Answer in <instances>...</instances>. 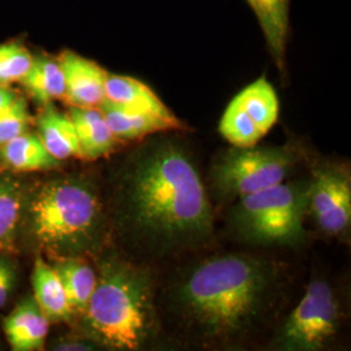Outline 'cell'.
<instances>
[{
	"mask_svg": "<svg viewBox=\"0 0 351 351\" xmlns=\"http://www.w3.org/2000/svg\"><path fill=\"white\" fill-rule=\"evenodd\" d=\"M125 180L128 219L146 243L172 249L213 233V207L201 176L180 146L160 142L146 147Z\"/></svg>",
	"mask_w": 351,
	"mask_h": 351,
	"instance_id": "6da1fadb",
	"label": "cell"
},
{
	"mask_svg": "<svg viewBox=\"0 0 351 351\" xmlns=\"http://www.w3.org/2000/svg\"><path fill=\"white\" fill-rule=\"evenodd\" d=\"M274 288V271L247 255L213 256L189 275L177 298L202 336L228 339L242 335L263 314Z\"/></svg>",
	"mask_w": 351,
	"mask_h": 351,
	"instance_id": "7a4b0ae2",
	"label": "cell"
},
{
	"mask_svg": "<svg viewBox=\"0 0 351 351\" xmlns=\"http://www.w3.org/2000/svg\"><path fill=\"white\" fill-rule=\"evenodd\" d=\"M84 315L88 330L103 345L138 350L155 326L149 274L124 262L104 264Z\"/></svg>",
	"mask_w": 351,
	"mask_h": 351,
	"instance_id": "3957f363",
	"label": "cell"
},
{
	"mask_svg": "<svg viewBox=\"0 0 351 351\" xmlns=\"http://www.w3.org/2000/svg\"><path fill=\"white\" fill-rule=\"evenodd\" d=\"M26 213L38 245L59 258L93 249L101 234L99 199L91 186L75 178H58L43 185Z\"/></svg>",
	"mask_w": 351,
	"mask_h": 351,
	"instance_id": "277c9868",
	"label": "cell"
},
{
	"mask_svg": "<svg viewBox=\"0 0 351 351\" xmlns=\"http://www.w3.org/2000/svg\"><path fill=\"white\" fill-rule=\"evenodd\" d=\"M310 184H284L241 197L232 213L239 234L258 245H293L304 236Z\"/></svg>",
	"mask_w": 351,
	"mask_h": 351,
	"instance_id": "5b68a950",
	"label": "cell"
},
{
	"mask_svg": "<svg viewBox=\"0 0 351 351\" xmlns=\"http://www.w3.org/2000/svg\"><path fill=\"white\" fill-rule=\"evenodd\" d=\"M294 162V155L284 147L233 146L213 165V184L223 197L241 198L284 182Z\"/></svg>",
	"mask_w": 351,
	"mask_h": 351,
	"instance_id": "8992f818",
	"label": "cell"
},
{
	"mask_svg": "<svg viewBox=\"0 0 351 351\" xmlns=\"http://www.w3.org/2000/svg\"><path fill=\"white\" fill-rule=\"evenodd\" d=\"M339 303L329 284L315 280L281 328L276 345L290 351L322 350L339 330Z\"/></svg>",
	"mask_w": 351,
	"mask_h": 351,
	"instance_id": "52a82bcc",
	"label": "cell"
},
{
	"mask_svg": "<svg viewBox=\"0 0 351 351\" xmlns=\"http://www.w3.org/2000/svg\"><path fill=\"white\" fill-rule=\"evenodd\" d=\"M278 111L275 88L265 77H261L229 101L219 132L232 146H255L276 124Z\"/></svg>",
	"mask_w": 351,
	"mask_h": 351,
	"instance_id": "ba28073f",
	"label": "cell"
},
{
	"mask_svg": "<svg viewBox=\"0 0 351 351\" xmlns=\"http://www.w3.org/2000/svg\"><path fill=\"white\" fill-rule=\"evenodd\" d=\"M308 211L330 236L348 230L351 221V182L346 171L326 167L317 171L308 188Z\"/></svg>",
	"mask_w": 351,
	"mask_h": 351,
	"instance_id": "9c48e42d",
	"label": "cell"
},
{
	"mask_svg": "<svg viewBox=\"0 0 351 351\" xmlns=\"http://www.w3.org/2000/svg\"><path fill=\"white\" fill-rule=\"evenodd\" d=\"M58 62L65 81L64 98L72 107H98L104 101L108 73L101 66L73 51H64Z\"/></svg>",
	"mask_w": 351,
	"mask_h": 351,
	"instance_id": "30bf717a",
	"label": "cell"
},
{
	"mask_svg": "<svg viewBox=\"0 0 351 351\" xmlns=\"http://www.w3.org/2000/svg\"><path fill=\"white\" fill-rule=\"evenodd\" d=\"M114 138L137 139L154 133L182 129L178 119L168 120L152 113L132 110L112 101H101L98 106Z\"/></svg>",
	"mask_w": 351,
	"mask_h": 351,
	"instance_id": "8fae6325",
	"label": "cell"
},
{
	"mask_svg": "<svg viewBox=\"0 0 351 351\" xmlns=\"http://www.w3.org/2000/svg\"><path fill=\"white\" fill-rule=\"evenodd\" d=\"M50 320L34 298L21 302L4 320V332L14 351L40 350L49 333Z\"/></svg>",
	"mask_w": 351,
	"mask_h": 351,
	"instance_id": "7c38bea8",
	"label": "cell"
},
{
	"mask_svg": "<svg viewBox=\"0 0 351 351\" xmlns=\"http://www.w3.org/2000/svg\"><path fill=\"white\" fill-rule=\"evenodd\" d=\"M246 3L259 21L268 50L277 68L281 73L285 72L290 0H246Z\"/></svg>",
	"mask_w": 351,
	"mask_h": 351,
	"instance_id": "4fadbf2b",
	"label": "cell"
},
{
	"mask_svg": "<svg viewBox=\"0 0 351 351\" xmlns=\"http://www.w3.org/2000/svg\"><path fill=\"white\" fill-rule=\"evenodd\" d=\"M104 99L132 110L152 113L168 120L177 119L162 99L142 81L128 75H107Z\"/></svg>",
	"mask_w": 351,
	"mask_h": 351,
	"instance_id": "5bb4252c",
	"label": "cell"
},
{
	"mask_svg": "<svg viewBox=\"0 0 351 351\" xmlns=\"http://www.w3.org/2000/svg\"><path fill=\"white\" fill-rule=\"evenodd\" d=\"M68 114L78 137L80 158L98 159L112 150L116 138L101 110L72 107Z\"/></svg>",
	"mask_w": 351,
	"mask_h": 351,
	"instance_id": "9a60e30c",
	"label": "cell"
},
{
	"mask_svg": "<svg viewBox=\"0 0 351 351\" xmlns=\"http://www.w3.org/2000/svg\"><path fill=\"white\" fill-rule=\"evenodd\" d=\"M38 137L46 150L59 162L80 156V143L69 114L59 112L51 103L46 104L37 121Z\"/></svg>",
	"mask_w": 351,
	"mask_h": 351,
	"instance_id": "2e32d148",
	"label": "cell"
},
{
	"mask_svg": "<svg viewBox=\"0 0 351 351\" xmlns=\"http://www.w3.org/2000/svg\"><path fill=\"white\" fill-rule=\"evenodd\" d=\"M32 284L34 301L50 322H66L72 317L63 284L55 268L38 258L34 264Z\"/></svg>",
	"mask_w": 351,
	"mask_h": 351,
	"instance_id": "e0dca14e",
	"label": "cell"
},
{
	"mask_svg": "<svg viewBox=\"0 0 351 351\" xmlns=\"http://www.w3.org/2000/svg\"><path fill=\"white\" fill-rule=\"evenodd\" d=\"M53 268L62 280L72 313L84 315L97 287V274L78 256L60 258Z\"/></svg>",
	"mask_w": 351,
	"mask_h": 351,
	"instance_id": "ac0fdd59",
	"label": "cell"
},
{
	"mask_svg": "<svg viewBox=\"0 0 351 351\" xmlns=\"http://www.w3.org/2000/svg\"><path fill=\"white\" fill-rule=\"evenodd\" d=\"M0 160L14 171H45L59 165L36 133L25 132L0 146Z\"/></svg>",
	"mask_w": 351,
	"mask_h": 351,
	"instance_id": "d6986e66",
	"label": "cell"
},
{
	"mask_svg": "<svg viewBox=\"0 0 351 351\" xmlns=\"http://www.w3.org/2000/svg\"><path fill=\"white\" fill-rule=\"evenodd\" d=\"M29 94L42 104H49L65 95V81L59 62L46 56L34 58L30 69L21 80Z\"/></svg>",
	"mask_w": 351,
	"mask_h": 351,
	"instance_id": "ffe728a7",
	"label": "cell"
},
{
	"mask_svg": "<svg viewBox=\"0 0 351 351\" xmlns=\"http://www.w3.org/2000/svg\"><path fill=\"white\" fill-rule=\"evenodd\" d=\"M24 210L20 185L11 177L0 176V251L16 250V239Z\"/></svg>",
	"mask_w": 351,
	"mask_h": 351,
	"instance_id": "44dd1931",
	"label": "cell"
},
{
	"mask_svg": "<svg viewBox=\"0 0 351 351\" xmlns=\"http://www.w3.org/2000/svg\"><path fill=\"white\" fill-rule=\"evenodd\" d=\"M34 58L20 43L0 45V86H7L25 77Z\"/></svg>",
	"mask_w": 351,
	"mask_h": 351,
	"instance_id": "7402d4cb",
	"label": "cell"
},
{
	"mask_svg": "<svg viewBox=\"0 0 351 351\" xmlns=\"http://www.w3.org/2000/svg\"><path fill=\"white\" fill-rule=\"evenodd\" d=\"M29 112L23 98H16L12 104L0 114V146L27 132Z\"/></svg>",
	"mask_w": 351,
	"mask_h": 351,
	"instance_id": "603a6c76",
	"label": "cell"
},
{
	"mask_svg": "<svg viewBox=\"0 0 351 351\" xmlns=\"http://www.w3.org/2000/svg\"><path fill=\"white\" fill-rule=\"evenodd\" d=\"M16 284V269L7 256L0 255V307H3Z\"/></svg>",
	"mask_w": 351,
	"mask_h": 351,
	"instance_id": "cb8c5ba5",
	"label": "cell"
},
{
	"mask_svg": "<svg viewBox=\"0 0 351 351\" xmlns=\"http://www.w3.org/2000/svg\"><path fill=\"white\" fill-rule=\"evenodd\" d=\"M17 97L14 95V93L8 90L5 86H0V114L4 112Z\"/></svg>",
	"mask_w": 351,
	"mask_h": 351,
	"instance_id": "d4e9b609",
	"label": "cell"
},
{
	"mask_svg": "<svg viewBox=\"0 0 351 351\" xmlns=\"http://www.w3.org/2000/svg\"><path fill=\"white\" fill-rule=\"evenodd\" d=\"M93 348L88 346V343H84V342H63L60 345H58L55 348V350H63V351H80V350H91Z\"/></svg>",
	"mask_w": 351,
	"mask_h": 351,
	"instance_id": "484cf974",
	"label": "cell"
}]
</instances>
